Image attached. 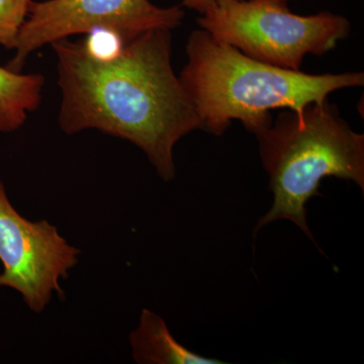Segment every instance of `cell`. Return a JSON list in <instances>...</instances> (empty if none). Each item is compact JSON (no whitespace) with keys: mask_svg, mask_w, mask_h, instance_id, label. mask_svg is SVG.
Returning <instances> with one entry per match:
<instances>
[{"mask_svg":"<svg viewBox=\"0 0 364 364\" xmlns=\"http://www.w3.org/2000/svg\"><path fill=\"white\" fill-rule=\"evenodd\" d=\"M33 0H0V45L14 49Z\"/></svg>","mask_w":364,"mask_h":364,"instance_id":"obj_9","label":"cell"},{"mask_svg":"<svg viewBox=\"0 0 364 364\" xmlns=\"http://www.w3.org/2000/svg\"><path fill=\"white\" fill-rule=\"evenodd\" d=\"M81 250L47 220L30 221L14 207L0 181V287L14 289L33 313L63 298L62 280L78 264Z\"/></svg>","mask_w":364,"mask_h":364,"instance_id":"obj_6","label":"cell"},{"mask_svg":"<svg viewBox=\"0 0 364 364\" xmlns=\"http://www.w3.org/2000/svg\"><path fill=\"white\" fill-rule=\"evenodd\" d=\"M188 62L178 76L202 130L222 136L233 121L256 134L272 124L274 109L301 111L335 91L364 85L363 72L309 74L251 58L196 30L186 44Z\"/></svg>","mask_w":364,"mask_h":364,"instance_id":"obj_2","label":"cell"},{"mask_svg":"<svg viewBox=\"0 0 364 364\" xmlns=\"http://www.w3.org/2000/svg\"><path fill=\"white\" fill-rule=\"evenodd\" d=\"M184 14L181 6L160 7L150 0L33 1L7 67L20 72L33 52L79 33L109 30L131 39L149 31H172L181 26Z\"/></svg>","mask_w":364,"mask_h":364,"instance_id":"obj_5","label":"cell"},{"mask_svg":"<svg viewBox=\"0 0 364 364\" xmlns=\"http://www.w3.org/2000/svg\"><path fill=\"white\" fill-rule=\"evenodd\" d=\"M44 85L42 74H21L0 66V134L23 126L28 112L39 107Z\"/></svg>","mask_w":364,"mask_h":364,"instance_id":"obj_8","label":"cell"},{"mask_svg":"<svg viewBox=\"0 0 364 364\" xmlns=\"http://www.w3.org/2000/svg\"><path fill=\"white\" fill-rule=\"evenodd\" d=\"M255 136L273 195L255 233L277 220H289L316 244L306 222V203L320 196L325 177L354 182L363 193V134L354 131L327 100L301 111L282 109Z\"/></svg>","mask_w":364,"mask_h":364,"instance_id":"obj_3","label":"cell"},{"mask_svg":"<svg viewBox=\"0 0 364 364\" xmlns=\"http://www.w3.org/2000/svg\"><path fill=\"white\" fill-rule=\"evenodd\" d=\"M131 355L139 364H224L205 358L179 343L158 314L143 309L138 325L129 336Z\"/></svg>","mask_w":364,"mask_h":364,"instance_id":"obj_7","label":"cell"},{"mask_svg":"<svg viewBox=\"0 0 364 364\" xmlns=\"http://www.w3.org/2000/svg\"><path fill=\"white\" fill-rule=\"evenodd\" d=\"M51 46L62 91L61 130H97L128 141L163 181H172L174 147L202 129V121L172 68L171 31L140 33L105 55L90 52L82 39Z\"/></svg>","mask_w":364,"mask_h":364,"instance_id":"obj_1","label":"cell"},{"mask_svg":"<svg viewBox=\"0 0 364 364\" xmlns=\"http://www.w3.org/2000/svg\"><path fill=\"white\" fill-rule=\"evenodd\" d=\"M217 0H181V7L191 9V11H198L203 14L205 11L215 4Z\"/></svg>","mask_w":364,"mask_h":364,"instance_id":"obj_10","label":"cell"},{"mask_svg":"<svg viewBox=\"0 0 364 364\" xmlns=\"http://www.w3.org/2000/svg\"><path fill=\"white\" fill-rule=\"evenodd\" d=\"M198 23L251 58L291 70H301L306 55L331 51L351 30L346 18L329 11L294 14L289 0H217Z\"/></svg>","mask_w":364,"mask_h":364,"instance_id":"obj_4","label":"cell"}]
</instances>
